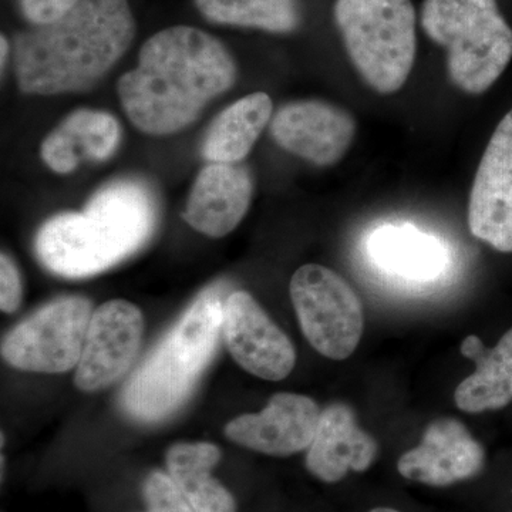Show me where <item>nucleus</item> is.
I'll list each match as a JSON object with an SVG mask.
<instances>
[{"instance_id":"obj_1","label":"nucleus","mask_w":512,"mask_h":512,"mask_svg":"<svg viewBox=\"0 0 512 512\" xmlns=\"http://www.w3.org/2000/svg\"><path fill=\"white\" fill-rule=\"evenodd\" d=\"M235 79L237 66L220 40L174 26L144 43L136 69L121 76L117 92L138 130L170 136L194 123Z\"/></svg>"},{"instance_id":"obj_2","label":"nucleus","mask_w":512,"mask_h":512,"mask_svg":"<svg viewBox=\"0 0 512 512\" xmlns=\"http://www.w3.org/2000/svg\"><path fill=\"white\" fill-rule=\"evenodd\" d=\"M136 36L127 0H82L62 19L16 36L20 90L35 96L83 92L103 79Z\"/></svg>"},{"instance_id":"obj_3","label":"nucleus","mask_w":512,"mask_h":512,"mask_svg":"<svg viewBox=\"0 0 512 512\" xmlns=\"http://www.w3.org/2000/svg\"><path fill=\"white\" fill-rule=\"evenodd\" d=\"M154 227L150 191L136 181H117L97 192L84 211L47 221L37 235V255L57 275L86 278L134 254Z\"/></svg>"},{"instance_id":"obj_4","label":"nucleus","mask_w":512,"mask_h":512,"mask_svg":"<svg viewBox=\"0 0 512 512\" xmlns=\"http://www.w3.org/2000/svg\"><path fill=\"white\" fill-rule=\"evenodd\" d=\"M225 301L221 285L202 292L128 379L121 404L131 417L160 421L188 399L217 349Z\"/></svg>"},{"instance_id":"obj_5","label":"nucleus","mask_w":512,"mask_h":512,"mask_svg":"<svg viewBox=\"0 0 512 512\" xmlns=\"http://www.w3.org/2000/svg\"><path fill=\"white\" fill-rule=\"evenodd\" d=\"M421 26L447 52L450 82L477 96L490 89L512 59V29L497 0H424Z\"/></svg>"},{"instance_id":"obj_6","label":"nucleus","mask_w":512,"mask_h":512,"mask_svg":"<svg viewBox=\"0 0 512 512\" xmlns=\"http://www.w3.org/2000/svg\"><path fill=\"white\" fill-rule=\"evenodd\" d=\"M335 20L363 82L379 94L399 92L416 60L412 0H336Z\"/></svg>"},{"instance_id":"obj_7","label":"nucleus","mask_w":512,"mask_h":512,"mask_svg":"<svg viewBox=\"0 0 512 512\" xmlns=\"http://www.w3.org/2000/svg\"><path fill=\"white\" fill-rule=\"evenodd\" d=\"M291 299L303 335L320 355L348 359L363 333V308L352 286L332 269L303 265L291 279Z\"/></svg>"},{"instance_id":"obj_8","label":"nucleus","mask_w":512,"mask_h":512,"mask_svg":"<svg viewBox=\"0 0 512 512\" xmlns=\"http://www.w3.org/2000/svg\"><path fill=\"white\" fill-rule=\"evenodd\" d=\"M92 303L80 296L57 299L19 323L2 342V356L25 372H67L79 365Z\"/></svg>"},{"instance_id":"obj_9","label":"nucleus","mask_w":512,"mask_h":512,"mask_svg":"<svg viewBox=\"0 0 512 512\" xmlns=\"http://www.w3.org/2000/svg\"><path fill=\"white\" fill-rule=\"evenodd\" d=\"M143 313L127 301H109L93 312L74 383L83 392L106 389L133 365L143 340Z\"/></svg>"},{"instance_id":"obj_10","label":"nucleus","mask_w":512,"mask_h":512,"mask_svg":"<svg viewBox=\"0 0 512 512\" xmlns=\"http://www.w3.org/2000/svg\"><path fill=\"white\" fill-rule=\"evenodd\" d=\"M468 227L497 251L512 252V110L495 128L478 165Z\"/></svg>"},{"instance_id":"obj_11","label":"nucleus","mask_w":512,"mask_h":512,"mask_svg":"<svg viewBox=\"0 0 512 512\" xmlns=\"http://www.w3.org/2000/svg\"><path fill=\"white\" fill-rule=\"evenodd\" d=\"M222 336L238 365L259 379L278 382L295 367L296 353L291 340L251 293L237 291L227 296Z\"/></svg>"},{"instance_id":"obj_12","label":"nucleus","mask_w":512,"mask_h":512,"mask_svg":"<svg viewBox=\"0 0 512 512\" xmlns=\"http://www.w3.org/2000/svg\"><path fill=\"white\" fill-rule=\"evenodd\" d=\"M279 147L309 163L328 167L339 163L356 136L352 114L319 100L285 104L271 120Z\"/></svg>"},{"instance_id":"obj_13","label":"nucleus","mask_w":512,"mask_h":512,"mask_svg":"<svg viewBox=\"0 0 512 512\" xmlns=\"http://www.w3.org/2000/svg\"><path fill=\"white\" fill-rule=\"evenodd\" d=\"M320 410L311 397L279 393L261 413L229 421L225 436L239 446L271 456H291L311 446Z\"/></svg>"},{"instance_id":"obj_14","label":"nucleus","mask_w":512,"mask_h":512,"mask_svg":"<svg viewBox=\"0 0 512 512\" xmlns=\"http://www.w3.org/2000/svg\"><path fill=\"white\" fill-rule=\"evenodd\" d=\"M484 451L464 424L453 419L433 421L419 446L400 457L397 468L407 480L444 487L476 476Z\"/></svg>"},{"instance_id":"obj_15","label":"nucleus","mask_w":512,"mask_h":512,"mask_svg":"<svg viewBox=\"0 0 512 512\" xmlns=\"http://www.w3.org/2000/svg\"><path fill=\"white\" fill-rule=\"evenodd\" d=\"M254 194L247 168L238 164L211 163L198 174L183 214L195 231L222 238L244 220Z\"/></svg>"},{"instance_id":"obj_16","label":"nucleus","mask_w":512,"mask_h":512,"mask_svg":"<svg viewBox=\"0 0 512 512\" xmlns=\"http://www.w3.org/2000/svg\"><path fill=\"white\" fill-rule=\"evenodd\" d=\"M376 456V441L360 429L355 412L346 404L335 403L320 413L306 467L319 480L336 483L349 471H366Z\"/></svg>"},{"instance_id":"obj_17","label":"nucleus","mask_w":512,"mask_h":512,"mask_svg":"<svg viewBox=\"0 0 512 512\" xmlns=\"http://www.w3.org/2000/svg\"><path fill=\"white\" fill-rule=\"evenodd\" d=\"M461 353L476 363V372L458 384V409L481 413L507 406L512 400V328L491 349L478 336H467Z\"/></svg>"},{"instance_id":"obj_18","label":"nucleus","mask_w":512,"mask_h":512,"mask_svg":"<svg viewBox=\"0 0 512 512\" xmlns=\"http://www.w3.org/2000/svg\"><path fill=\"white\" fill-rule=\"evenodd\" d=\"M369 251L384 271L413 281L437 278L447 264V252L439 239L410 225L377 229L370 238Z\"/></svg>"},{"instance_id":"obj_19","label":"nucleus","mask_w":512,"mask_h":512,"mask_svg":"<svg viewBox=\"0 0 512 512\" xmlns=\"http://www.w3.org/2000/svg\"><path fill=\"white\" fill-rule=\"evenodd\" d=\"M271 97L248 94L218 114L208 128L202 154L211 163L238 164L251 153L262 131L272 119Z\"/></svg>"},{"instance_id":"obj_20","label":"nucleus","mask_w":512,"mask_h":512,"mask_svg":"<svg viewBox=\"0 0 512 512\" xmlns=\"http://www.w3.org/2000/svg\"><path fill=\"white\" fill-rule=\"evenodd\" d=\"M220 460V448L211 443H180L168 450V474L194 512H237L232 494L211 474Z\"/></svg>"},{"instance_id":"obj_21","label":"nucleus","mask_w":512,"mask_h":512,"mask_svg":"<svg viewBox=\"0 0 512 512\" xmlns=\"http://www.w3.org/2000/svg\"><path fill=\"white\" fill-rule=\"evenodd\" d=\"M208 20L221 25L288 33L301 23L298 0H195Z\"/></svg>"},{"instance_id":"obj_22","label":"nucleus","mask_w":512,"mask_h":512,"mask_svg":"<svg viewBox=\"0 0 512 512\" xmlns=\"http://www.w3.org/2000/svg\"><path fill=\"white\" fill-rule=\"evenodd\" d=\"M59 127L69 134L77 150L90 160H107L119 147V123L111 114L104 111H73Z\"/></svg>"},{"instance_id":"obj_23","label":"nucleus","mask_w":512,"mask_h":512,"mask_svg":"<svg viewBox=\"0 0 512 512\" xmlns=\"http://www.w3.org/2000/svg\"><path fill=\"white\" fill-rule=\"evenodd\" d=\"M144 498L151 512H194L170 474L154 471L144 483Z\"/></svg>"},{"instance_id":"obj_24","label":"nucleus","mask_w":512,"mask_h":512,"mask_svg":"<svg viewBox=\"0 0 512 512\" xmlns=\"http://www.w3.org/2000/svg\"><path fill=\"white\" fill-rule=\"evenodd\" d=\"M40 156L47 167L57 174L72 173L80 163L79 150L69 134L60 127L43 140Z\"/></svg>"},{"instance_id":"obj_25","label":"nucleus","mask_w":512,"mask_h":512,"mask_svg":"<svg viewBox=\"0 0 512 512\" xmlns=\"http://www.w3.org/2000/svg\"><path fill=\"white\" fill-rule=\"evenodd\" d=\"M82 0H20V9L32 25L42 26L62 19Z\"/></svg>"},{"instance_id":"obj_26","label":"nucleus","mask_w":512,"mask_h":512,"mask_svg":"<svg viewBox=\"0 0 512 512\" xmlns=\"http://www.w3.org/2000/svg\"><path fill=\"white\" fill-rule=\"evenodd\" d=\"M22 301V282L18 269L8 255L0 256V309L5 313L18 311Z\"/></svg>"},{"instance_id":"obj_27","label":"nucleus","mask_w":512,"mask_h":512,"mask_svg":"<svg viewBox=\"0 0 512 512\" xmlns=\"http://www.w3.org/2000/svg\"><path fill=\"white\" fill-rule=\"evenodd\" d=\"M0 49H2V53H0V59H2L3 69V67H5L6 59H8L9 56V43L5 36L0 37Z\"/></svg>"},{"instance_id":"obj_28","label":"nucleus","mask_w":512,"mask_h":512,"mask_svg":"<svg viewBox=\"0 0 512 512\" xmlns=\"http://www.w3.org/2000/svg\"><path fill=\"white\" fill-rule=\"evenodd\" d=\"M370 512H400V511L393 510V508H375V510H372Z\"/></svg>"},{"instance_id":"obj_29","label":"nucleus","mask_w":512,"mask_h":512,"mask_svg":"<svg viewBox=\"0 0 512 512\" xmlns=\"http://www.w3.org/2000/svg\"><path fill=\"white\" fill-rule=\"evenodd\" d=\"M146 512H151V511H148V510H147Z\"/></svg>"}]
</instances>
